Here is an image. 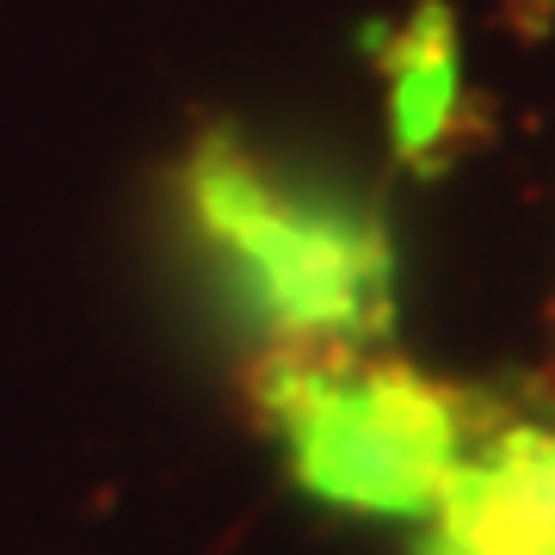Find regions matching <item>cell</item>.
Masks as SVG:
<instances>
[{
  "label": "cell",
  "mask_w": 555,
  "mask_h": 555,
  "mask_svg": "<svg viewBox=\"0 0 555 555\" xmlns=\"http://www.w3.org/2000/svg\"><path fill=\"white\" fill-rule=\"evenodd\" d=\"M297 476L334 506L426 513L463 463V420L438 383L396 364H278L266 383Z\"/></svg>",
  "instance_id": "cell-1"
},
{
  "label": "cell",
  "mask_w": 555,
  "mask_h": 555,
  "mask_svg": "<svg viewBox=\"0 0 555 555\" xmlns=\"http://www.w3.org/2000/svg\"><path fill=\"white\" fill-rule=\"evenodd\" d=\"M192 210L235 259L266 321L291 334H371L389 315V247L371 222L284 204L235 155H198Z\"/></svg>",
  "instance_id": "cell-2"
},
{
  "label": "cell",
  "mask_w": 555,
  "mask_h": 555,
  "mask_svg": "<svg viewBox=\"0 0 555 555\" xmlns=\"http://www.w3.org/2000/svg\"><path fill=\"white\" fill-rule=\"evenodd\" d=\"M426 555H555V433L518 426L463 456L438 494Z\"/></svg>",
  "instance_id": "cell-3"
},
{
  "label": "cell",
  "mask_w": 555,
  "mask_h": 555,
  "mask_svg": "<svg viewBox=\"0 0 555 555\" xmlns=\"http://www.w3.org/2000/svg\"><path fill=\"white\" fill-rule=\"evenodd\" d=\"M451 87H456V68H451V43L438 25H426L414 43H408V56H401V137L408 142H426L433 137V124L444 118V105H451Z\"/></svg>",
  "instance_id": "cell-4"
}]
</instances>
